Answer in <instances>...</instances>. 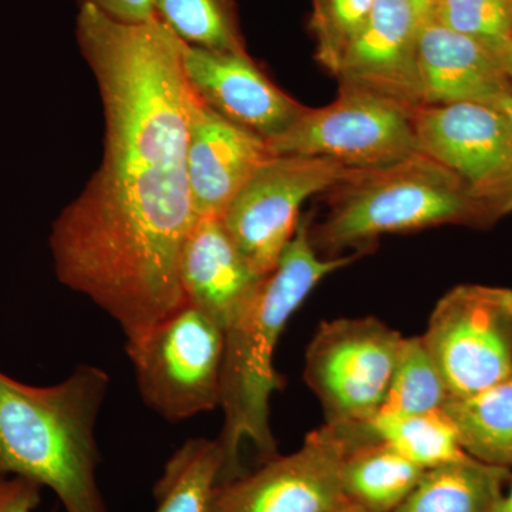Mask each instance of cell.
<instances>
[{
    "instance_id": "1",
    "label": "cell",
    "mask_w": 512,
    "mask_h": 512,
    "mask_svg": "<svg viewBox=\"0 0 512 512\" xmlns=\"http://www.w3.org/2000/svg\"><path fill=\"white\" fill-rule=\"evenodd\" d=\"M77 39L103 103L104 153L53 222L57 279L137 342L185 305L181 254L197 215L187 170L185 43L160 19L124 23L89 3Z\"/></svg>"
},
{
    "instance_id": "2",
    "label": "cell",
    "mask_w": 512,
    "mask_h": 512,
    "mask_svg": "<svg viewBox=\"0 0 512 512\" xmlns=\"http://www.w3.org/2000/svg\"><path fill=\"white\" fill-rule=\"evenodd\" d=\"M311 225L312 215H303L274 271L262 279L247 305L224 330L220 483L244 474L239 460L245 441L254 444L264 461L276 456L269 403L284 386L275 369L276 346L289 319L316 285L355 261L353 255L320 258L311 241Z\"/></svg>"
},
{
    "instance_id": "3",
    "label": "cell",
    "mask_w": 512,
    "mask_h": 512,
    "mask_svg": "<svg viewBox=\"0 0 512 512\" xmlns=\"http://www.w3.org/2000/svg\"><path fill=\"white\" fill-rule=\"evenodd\" d=\"M110 376L77 365L53 386H32L0 370V478L53 491L66 512H109L97 483L96 426Z\"/></svg>"
},
{
    "instance_id": "4",
    "label": "cell",
    "mask_w": 512,
    "mask_h": 512,
    "mask_svg": "<svg viewBox=\"0 0 512 512\" xmlns=\"http://www.w3.org/2000/svg\"><path fill=\"white\" fill-rule=\"evenodd\" d=\"M330 210L311 225L316 251L363 249L384 234L461 225L491 228L498 218L474 200L456 175L417 151L397 163L353 170L332 188Z\"/></svg>"
},
{
    "instance_id": "5",
    "label": "cell",
    "mask_w": 512,
    "mask_h": 512,
    "mask_svg": "<svg viewBox=\"0 0 512 512\" xmlns=\"http://www.w3.org/2000/svg\"><path fill=\"white\" fill-rule=\"evenodd\" d=\"M126 349L143 402L163 419L177 423L221 406L224 329L191 303Z\"/></svg>"
},
{
    "instance_id": "6",
    "label": "cell",
    "mask_w": 512,
    "mask_h": 512,
    "mask_svg": "<svg viewBox=\"0 0 512 512\" xmlns=\"http://www.w3.org/2000/svg\"><path fill=\"white\" fill-rule=\"evenodd\" d=\"M412 107L340 86L338 99L305 113L266 141L272 156L322 157L352 170L384 167L419 151Z\"/></svg>"
},
{
    "instance_id": "7",
    "label": "cell",
    "mask_w": 512,
    "mask_h": 512,
    "mask_svg": "<svg viewBox=\"0 0 512 512\" xmlns=\"http://www.w3.org/2000/svg\"><path fill=\"white\" fill-rule=\"evenodd\" d=\"M403 339L376 318L322 323L306 350L305 380L326 423L369 426L382 409Z\"/></svg>"
},
{
    "instance_id": "8",
    "label": "cell",
    "mask_w": 512,
    "mask_h": 512,
    "mask_svg": "<svg viewBox=\"0 0 512 512\" xmlns=\"http://www.w3.org/2000/svg\"><path fill=\"white\" fill-rule=\"evenodd\" d=\"M421 339L451 399L501 382L512 375V289L454 286L437 302Z\"/></svg>"
},
{
    "instance_id": "9",
    "label": "cell",
    "mask_w": 512,
    "mask_h": 512,
    "mask_svg": "<svg viewBox=\"0 0 512 512\" xmlns=\"http://www.w3.org/2000/svg\"><path fill=\"white\" fill-rule=\"evenodd\" d=\"M370 437L367 426L326 423L295 453L218 484L211 512H338L349 505L340 484L343 458Z\"/></svg>"
},
{
    "instance_id": "10",
    "label": "cell",
    "mask_w": 512,
    "mask_h": 512,
    "mask_svg": "<svg viewBox=\"0 0 512 512\" xmlns=\"http://www.w3.org/2000/svg\"><path fill=\"white\" fill-rule=\"evenodd\" d=\"M352 171L329 158L306 156H274L256 170L221 218L256 274H271L278 265L301 221L303 202L332 190Z\"/></svg>"
},
{
    "instance_id": "11",
    "label": "cell",
    "mask_w": 512,
    "mask_h": 512,
    "mask_svg": "<svg viewBox=\"0 0 512 512\" xmlns=\"http://www.w3.org/2000/svg\"><path fill=\"white\" fill-rule=\"evenodd\" d=\"M420 153L451 171L498 221L512 215V128L503 111L478 103L413 110Z\"/></svg>"
},
{
    "instance_id": "12",
    "label": "cell",
    "mask_w": 512,
    "mask_h": 512,
    "mask_svg": "<svg viewBox=\"0 0 512 512\" xmlns=\"http://www.w3.org/2000/svg\"><path fill=\"white\" fill-rule=\"evenodd\" d=\"M183 63L191 89L204 104L262 140L281 136L308 109L279 89L247 52L185 45Z\"/></svg>"
},
{
    "instance_id": "13",
    "label": "cell",
    "mask_w": 512,
    "mask_h": 512,
    "mask_svg": "<svg viewBox=\"0 0 512 512\" xmlns=\"http://www.w3.org/2000/svg\"><path fill=\"white\" fill-rule=\"evenodd\" d=\"M421 19L410 0H376L369 19L340 60V86L421 106L417 37Z\"/></svg>"
},
{
    "instance_id": "14",
    "label": "cell",
    "mask_w": 512,
    "mask_h": 512,
    "mask_svg": "<svg viewBox=\"0 0 512 512\" xmlns=\"http://www.w3.org/2000/svg\"><path fill=\"white\" fill-rule=\"evenodd\" d=\"M271 157L265 140L215 113L192 90L187 170L197 218H222Z\"/></svg>"
},
{
    "instance_id": "15",
    "label": "cell",
    "mask_w": 512,
    "mask_h": 512,
    "mask_svg": "<svg viewBox=\"0 0 512 512\" xmlns=\"http://www.w3.org/2000/svg\"><path fill=\"white\" fill-rule=\"evenodd\" d=\"M417 73L421 106H497L512 96L510 77L487 49L433 19L419 29Z\"/></svg>"
},
{
    "instance_id": "16",
    "label": "cell",
    "mask_w": 512,
    "mask_h": 512,
    "mask_svg": "<svg viewBox=\"0 0 512 512\" xmlns=\"http://www.w3.org/2000/svg\"><path fill=\"white\" fill-rule=\"evenodd\" d=\"M264 278L249 265L221 218H197L181 254L185 301L225 330Z\"/></svg>"
},
{
    "instance_id": "17",
    "label": "cell",
    "mask_w": 512,
    "mask_h": 512,
    "mask_svg": "<svg viewBox=\"0 0 512 512\" xmlns=\"http://www.w3.org/2000/svg\"><path fill=\"white\" fill-rule=\"evenodd\" d=\"M511 478V468L467 456L424 471L394 512H495Z\"/></svg>"
},
{
    "instance_id": "18",
    "label": "cell",
    "mask_w": 512,
    "mask_h": 512,
    "mask_svg": "<svg viewBox=\"0 0 512 512\" xmlns=\"http://www.w3.org/2000/svg\"><path fill=\"white\" fill-rule=\"evenodd\" d=\"M423 468L372 437L350 448L340 468L349 505L366 512H394L419 484Z\"/></svg>"
},
{
    "instance_id": "19",
    "label": "cell",
    "mask_w": 512,
    "mask_h": 512,
    "mask_svg": "<svg viewBox=\"0 0 512 512\" xmlns=\"http://www.w3.org/2000/svg\"><path fill=\"white\" fill-rule=\"evenodd\" d=\"M444 410L468 456L512 467V375L471 396L451 399Z\"/></svg>"
},
{
    "instance_id": "20",
    "label": "cell",
    "mask_w": 512,
    "mask_h": 512,
    "mask_svg": "<svg viewBox=\"0 0 512 512\" xmlns=\"http://www.w3.org/2000/svg\"><path fill=\"white\" fill-rule=\"evenodd\" d=\"M224 454L220 441L190 439L165 463L154 485V512H211Z\"/></svg>"
},
{
    "instance_id": "21",
    "label": "cell",
    "mask_w": 512,
    "mask_h": 512,
    "mask_svg": "<svg viewBox=\"0 0 512 512\" xmlns=\"http://www.w3.org/2000/svg\"><path fill=\"white\" fill-rule=\"evenodd\" d=\"M369 429L376 439L423 470L468 456L461 446L456 424L444 409L400 416L377 414Z\"/></svg>"
},
{
    "instance_id": "22",
    "label": "cell",
    "mask_w": 512,
    "mask_h": 512,
    "mask_svg": "<svg viewBox=\"0 0 512 512\" xmlns=\"http://www.w3.org/2000/svg\"><path fill=\"white\" fill-rule=\"evenodd\" d=\"M450 400L447 384L421 336L404 338L389 390L377 414L433 412L444 409Z\"/></svg>"
},
{
    "instance_id": "23",
    "label": "cell",
    "mask_w": 512,
    "mask_h": 512,
    "mask_svg": "<svg viewBox=\"0 0 512 512\" xmlns=\"http://www.w3.org/2000/svg\"><path fill=\"white\" fill-rule=\"evenodd\" d=\"M156 18L185 45L212 52L244 53L229 0H156Z\"/></svg>"
},
{
    "instance_id": "24",
    "label": "cell",
    "mask_w": 512,
    "mask_h": 512,
    "mask_svg": "<svg viewBox=\"0 0 512 512\" xmlns=\"http://www.w3.org/2000/svg\"><path fill=\"white\" fill-rule=\"evenodd\" d=\"M431 19L474 40L503 66L512 37V0H439Z\"/></svg>"
},
{
    "instance_id": "25",
    "label": "cell",
    "mask_w": 512,
    "mask_h": 512,
    "mask_svg": "<svg viewBox=\"0 0 512 512\" xmlns=\"http://www.w3.org/2000/svg\"><path fill=\"white\" fill-rule=\"evenodd\" d=\"M376 0H318L319 62L335 76L340 60L369 19Z\"/></svg>"
},
{
    "instance_id": "26",
    "label": "cell",
    "mask_w": 512,
    "mask_h": 512,
    "mask_svg": "<svg viewBox=\"0 0 512 512\" xmlns=\"http://www.w3.org/2000/svg\"><path fill=\"white\" fill-rule=\"evenodd\" d=\"M40 488L26 478H0V512L35 511L40 503Z\"/></svg>"
},
{
    "instance_id": "27",
    "label": "cell",
    "mask_w": 512,
    "mask_h": 512,
    "mask_svg": "<svg viewBox=\"0 0 512 512\" xmlns=\"http://www.w3.org/2000/svg\"><path fill=\"white\" fill-rule=\"evenodd\" d=\"M111 19L124 23H144L156 18V0H82Z\"/></svg>"
},
{
    "instance_id": "28",
    "label": "cell",
    "mask_w": 512,
    "mask_h": 512,
    "mask_svg": "<svg viewBox=\"0 0 512 512\" xmlns=\"http://www.w3.org/2000/svg\"><path fill=\"white\" fill-rule=\"evenodd\" d=\"M410 2L413 3L414 8H416L417 13H419L421 23H423L431 19L434 8H436L439 0H410Z\"/></svg>"
},
{
    "instance_id": "29",
    "label": "cell",
    "mask_w": 512,
    "mask_h": 512,
    "mask_svg": "<svg viewBox=\"0 0 512 512\" xmlns=\"http://www.w3.org/2000/svg\"><path fill=\"white\" fill-rule=\"evenodd\" d=\"M495 512H512V478L510 490H508L507 494H504L503 500L497 505Z\"/></svg>"
},
{
    "instance_id": "30",
    "label": "cell",
    "mask_w": 512,
    "mask_h": 512,
    "mask_svg": "<svg viewBox=\"0 0 512 512\" xmlns=\"http://www.w3.org/2000/svg\"><path fill=\"white\" fill-rule=\"evenodd\" d=\"M495 107H498V109L503 111L505 117H507L508 121H510V126L512 128V96L501 100L500 103H498Z\"/></svg>"
},
{
    "instance_id": "31",
    "label": "cell",
    "mask_w": 512,
    "mask_h": 512,
    "mask_svg": "<svg viewBox=\"0 0 512 512\" xmlns=\"http://www.w3.org/2000/svg\"><path fill=\"white\" fill-rule=\"evenodd\" d=\"M503 69L512 82V37L510 47H508L507 53H505L503 59Z\"/></svg>"
},
{
    "instance_id": "32",
    "label": "cell",
    "mask_w": 512,
    "mask_h": 512,
    "mask_svg": "<svg viewBox=\"0 0 512 512\" xmlns=\"http://www.w3.org/2000/svg\"><path fill=\"white\" fill-rule=\"evenodd\" d=\"M338 512H366V511L357 510V508L352 507V505H348V507L342 508V510H340Z\"/></svg>"
}]
</instances>
